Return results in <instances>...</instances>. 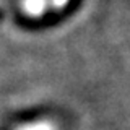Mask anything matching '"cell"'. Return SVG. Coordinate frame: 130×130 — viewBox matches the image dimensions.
Wrapping results in <instances>:
<instances>
[{"label":"cell","instance_id":"cell-2","mask_svg":"<svg viewBox=\"0 0 130 130\" xmlns=\"http://www.w3.org/2000/svg\"><path fill=\"white\" fill-rule=\"evenodd\" d=\"M68 3V0H52V7L57 8V10H60V8H63L65 5Z\"/></svg>","mask_w":130,"mask_h":130},{"label":"cell","instance_id":"cell-1","mask_svg":"<svg viewBox=\"0 0 130 130\" xmlns=\"http://www.w3.org/2000/svg\"><path fill=\"white\" fill-rule=\"evenodd\" d=\"M47 7V0H23V10L29 16H41Z\"/></svg>","mask_w":130,"mask_h":130}]
</instances>
